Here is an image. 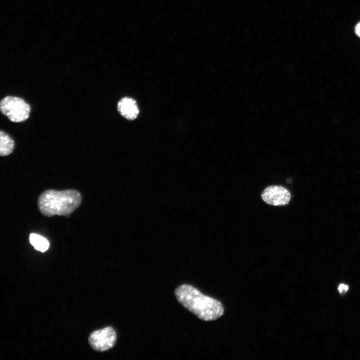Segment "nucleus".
<instances>
[{"instance_id":"f257e3e1","label":"nucleus","mask_w":360,"mask_h":360,"mask_svg":"<svg viewBox=\"0 0 360 360\" xmlns=\"http://www.w3.org/2000/svg\"><path fill=\"white\" fill-rule=\"evenodd\" d=\"M174 294L182 306L202 320H215L224 314V308L220 302L203 294L191 285L179 286Z\"/></svg>"},{"instance_id":"6e6552de","label":"nucleus","mask_w":360,"mask_h":360,"mask_svg":"<svg viewBox=\"0 0 360 360\" xmlns=\"http://www.w3.org/2000/svg\"><path fill=\"white\" fill-rule=\"evenodd\" d=\"M30 244L37 250L44 252L49 248L50 243L48 240L40 235L32 234L30 235Z\"/></svg>"},{"instance_id":"1a4fd4ad","label":"nucleus","mask_w":360,"mask_h":360,"mask_svg":"<svg viewBox=\"0 0 360 360\" xmlns=\"http://www.w3.org/2000/svg\"><path fill=\"white\" fill-rule=\"evenodd\" d=\"M348 290V286L346 284H342L338 287V290L341 294L346 292Z\"/></svg>"},{"instance_id":"9d476101","label":"nucleus","mask_w":360,"mask_h":360,"mask_svg":"<svg viewBox=\"0 0 360 360\" xmlns=\"http://www.w3.org/2000/svg\"><path fill=\"white\" fill-rule=\"evenodd\" d=\"M355 32L356 34L360 38V22L356 26Z\"/></svg>"},{"instance_id":"7ed1b4c3","label":"nucleus","mask_w":360,"mask_h":360,"mask_svg":"<svg viewBox=\"0 0 360 360\" xmlns=\"http://www.w3.org/2000/svg\"><path fill=\"white\" fill-rule=\"evenodd\" d=\"M0 110L11 122H22L29 118L31 108L24 99L8 96L0 102Z\"/></svg>"},{"instance_id":"423d86ee","label":"nucleus","mask_w":360,"mask_h":360,"mask_svg":"<svg viewBox=\"0 0 360 360\" xmlns=\"http://www.w3.org/2000/svg\"><path fill=\"white\" fill-rule=\"evenodd\" d=\"M118 109L120 114L128 120L136 119L139 114V109L136 100L126 97L118 102Z\"/></svg>"},{"instance_id":"20e7f679","label":"nucleus","mask_w":360,"mask_h":360,"mask_svg":"<svg viewBox=\"0 0 360 360\" xmlns=\"http://www.w3.org/2000/svg\"><path fill=\"white\" fill-rule=\"evenodd\" d=\"M116 341L115 330L108 327L92 332L90 336L89 342L92 348L98 352H105L112 348Z\"/></svg>"},{"instance_id":"0eeeda50","label":"nucleus","mask_w":360,"mask_h":360,"mask_svg":"<svg viewBox=\"0 0 360 360\" xmlns=\"http://www.w3.org/2000/svg\"><path fill=\"white\" fill-rule=\"evenodd\" d=\"M15 143L14 140L5 132L0 130V156L10 154L14 151Z\"/></svg>"},{"instance_id":"f03ea898","label":"nucleus","mask_w":360,"mask_h":360,"mask_svg":"<svg viewBox=\"0 0 360 360\" xmlns=\"http://www.w3.org/2000/svg\"><path fill=\"white\" fill-rule=\"evenodd\" d=\"M82 196L74 190L62 191L48 190L38 198L40 212L46 217L55 216H66L72 213L80 205Z\"/></svg>"},{"instance_id":"39448f33","label":"nucleus","mask_w":360,"mask_h":360,"mask_svg":"<svg viewBox=\"0 0 360 360\" xmlns=\"http://www.w3.org/2000/svg\"><path fill=\"white\" fill-rule=\"evenodd\" d=\"M291 194L286 188L272 186L266 188L262 194V200L267 204L281 206L288 205L291 200Z\"/></svg>"}]
</instances>
